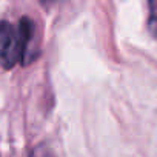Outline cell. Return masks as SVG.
Masks as SVG:
<instances>
[{
    "label": "cell",
    "mask_w": 157,
    "mask_h": 157,
    "mask_svg": "<svg viewBox=\"0 0 157 157\" xmlns=\"http://www.w3.org/2000/svg\"><path fill=\"white\" fill-rule=\"evenodd\" d=\"M29 157H52L51 154H49V151L48 149H45V148H36L33 152H31V155Z\"/></svg>",
    "instance_id": "7a4b0ae2"
},
{
    "label": "cell",
    "mask_w": 157,
    "mask_h": 157,
    "mask_svg": "<svg viewBox=\"0 0 157 157\" xmlns=\"http://www.w3.org/2000/svg\"><path fill=\"white\" fill-rule=\"evenodd\" d=\"M20 60H23V51L19 29L10 22H0V63L10 69Z\"/></svg>",
    "instance_id": "6da1fadb"
}]
</instances>
